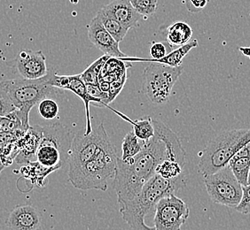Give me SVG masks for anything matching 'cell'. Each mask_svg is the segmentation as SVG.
Wrapping results in <instances>:
<instances>
[{
    "mask_svg": "<svg viewBox=\"0 0 250 230\" xmlns=\"http://www.w3.org/2000/svg\"><path fill=\"white\" fill-rule=\"evenodd\" d=\"M164 159L166 147L156 135L146 143L143 150L134 158L127 160L117 158L113 188L119 207L140 194L146 182L154 176L157 166Z\"/></svg>",
    "mask_w": 250,
    "mask_h": 230,
    "instance_id": "cell-1",
    "label": "cell"
},
{
    "mask_svg": "<svg viewBox=\"0 0 250 230\" xmlns=\"http://www.w3.org/2000/svg\"><path fill=\"white\" fill-rule=\"evenodd\" d=\"M186 184L184 174L168 180L155 173L134 199L119 207L124 221L132 230H155L145 223L146 216L163 197L177 193Z\"/></svg>",
    "mask_w": 250,
    "mask_h": 230,
    "instance_id": "cell-2",
    "label": "cell"
},
{
    "mask_svg": "<svg viewBox=\"0 0 250 230\" xmlns=\"http://www.w3.org/2000/svg\"><path fill=\"white\" fill-rule=\"evenodd\" d=\"M250 142V129H232L214 136L199 154L198 169L203 177L229 165L231 158Z\"/></svg>",
    "mask_w": 250,
    "mask_h": 230,
    "instance_id": "cell-3",
    "label": "cell"
},
{
    "mask_svg": "<svg viewBox=\"0 0 250 230\" xmlns=\"http://www.w3.org/2000/svg\"><path fill=\"white\" fill-rule=\"evenodd\" d=\"M49 74V73H48ZM49 75L38 80L12 79L0 82V88L9 96L26 131L30 128L29 113L44 97L58 96L61 90L49 84Z\"/></svg>",
    "mask_w": 250,
    "mask_h": 230,
    "instance_id": "cell-4",
    "label": "cell"
},
{
    "mask_svg": "<svg viewBox=\"0 0 250 230\" xmlns=\"http://www.w3.org/2000/svg\"><path fill=\"white\" fill-rule=\"evenodd\" d=\"M117 158L116 147L108 137L101 144L92 160L68 175V181L81 191L106 192L108 179L115 176Z\"/></svg>",
    "mask_w": 250,
    "mask_h": 230,
    "instance_id": "cell-5",
    "label": "cell"
},
{
    "mask_svg": "<svg viewBox=\"0 0 250 230\" xmlns=\"http://www.w3.org/2000/svg\"><path fill=\"white\" fill-rule=\"evenodd\" d=\"M41 129L42 134L36 159L41 166L56 171L67 163L75 135L60 122L42 126Z\"/></svg>",
    "mask_w": 250,
    "mask_h": 230,
    "instance_id": "cell-6",
    "label": "cell"
},
{
    "mask_svg": "<svg viewBox=\"0 0 250 230\" xmlns=\"http://www.w3.org/2000/svg\"><path fill=\"white\" fill-rule=\"evenodd\" d=\"M182 73V67H171L151 62L143 73L142 91L153 104H165L169 100L174 85Z\"/></svg>",
    "mask_w": 250,
    "mask_h": 230,
    "instance_id": "cell-7",
    "label": "cell"
},
{
    "mask_svg": "<svg viewBox=\"0 0 250 230\" xmlns=\"http://www.w3.org/2000/svg\"><path fill=\"white\" fill-rule=\"evenodd\" d=\"M204 184L208 196L215 204L235 209L241 203L243 194L242 186L229 165L205 176Z\"/></svg>",
    "mask_w": 250,
    "mask_h": 230,
    "instance_id": "cell-8",
    "label": "cell"
},
{
    "mask_svg": "<svg viewBox=\"0 0 250 230\" xmlns=\"http://www.w3.org/2000/svg\"><path fill=\"white\" fill-rule=\"evenodd\" d=\"M103 123H101L89 134H75L68 157V173L76 172L84 164L94 158L103 142L108 138Z\"/></svg>",
    "mask_w": 250,
    "mask_h": 230,
    "instance_id": "cell-9",
    "label": "cell"
},
{
    "mask_svg": "<svg viewBox=\"0 0 250 230\" xmlns=\"http://www.w3.org/2000/svg\"><path fill=\"white\" fill-rule=\"evenodd\" d=\"M190 214V209L183 199L175 194L163 197L155 206V230H181Z\"/></svg>",
    "mask_w": 250,
    "mask_h": 230,
    "instance_id": "cell-10",
    "label": "cell"
},
{
    "mask_svg": "<svg viewBox=\"0 0 250 230\" xmlns=\"http://www.w3.org/2000/svg\"><path fill=\"white\" fill-rule=\"evenodd\" d=\"M48 82L50 85L58 88L62 91H69L78 96L84 104L86 115V128L84 134H89L92 131V122L90 117V105L106 107L102 101L91 96L87 91L86 84L83 81L81 74L75 76H59L53 70L49 71Z\"/></svg>",
    "mask_w": 250,
    "mask_h": 230,
    "instance_id": "cell-11",
    "label": "cell"
},
{
    "mask_svg": "<svg viewBox=\"0 0 250 230\" xmlns=\"http://www.w3.org/2000/svg\"><path fill=\"white\" fill-rule=\"evenodd\" d=\"M15 67L21 78L38 80L48 75L46 58L42 51L23 50L15 60Z\"/></svg>",
    "mask_w": 250,
    "mask_h": 230,
    "instance_id": "cell-12",
    "label": "cell"
},
{
    "mask_svg": "<svg viewBox=\"0 0 250 230\" xmlns=\"http://www.w3.org/2000/svg\"><path fill=\"white\" fill-rule=\"evenodd\" d=\"M87 29L88 38L91 43L104 54L116 58L127 57V55L121 51L119 43L106 31L97 16L87 26Z\"/></svg>",
    "mask_w": 250,
    "mask_h": 230,
    "instance_id": "cell-13",
    "label": "cell"
},
{
    "mask_svg": "<svg viewBox=\"0 0 250 230\" xmlns=\"http://www.w3.org/2000/svg\"><path fill=\"white\" fill-rule=\"evenodd\" d=\"M42 215L34 206H18L10 212L6 226L10 230H41Z\"/></svg>",
    "mask_w": 250,
    "mask_h": 230,
    "instance_id": "cell-14",
    "label": "cell"
},
{
    "mask_svg": "<svg viewBox=\"0 0 250 230\" xmlns=\"http://www.w3.org/2000/svg\"><path fill=\"white\" fill-rule=\"evenodd\" d=\"M154 132L157 137L162 140L166 147V159L177 161L186 166V152L177 134L162 121L153 120Z\"/></svg>",
    "mask_w": 250,
    "mask_h": 230,
    "instance_id": "cell-15",
    "label": "cell"
},
{
    "mask_svg": "<svg viewBox=\"0 0 250 230\" xmlns=\"http://www.w3.org/2000/svg\"><path fill=\"white\" fill-rule=\"evenodd\" d=\"M101 9L127 29L137 27L141 18V15L133 8L129 0H114Z\"/></svg>",
    "mask_w": 250,
    "mask_h": 230,
    "instance_id": "cell-16",
    "label": "cell"
},
{
    "mask_svg": "<svg viewBox=\"0 0 250 230\" xmlns=\"http://www.w3.org/2000/svg\"><path fill=\"white\" fill-rule=\"evenodd\" d=\"M42 126L36 125L30 127L24 135L20 139L21 152L15 158L17 164L30 163L36 158V153L39 147L42 134Z\"/></svg>",
    "mask_w": 250,
    "mask_h": 230,
    "instance_id": "cell-17",
    "label": "cell"
},
{
    "mask_svg": "<svg viewBox=\"0 0 250 230\" xmlns=\"http://www.w3.org/2000/svg\"><path fill=\"white\" fill-rule=\"evenodd\" d=\"M229 167L241 186H247L250 172V142L236 153L229 162Z\"/></svg>",
    "mask_w": 250,
    "mask_h": 230,
    "instance_id": "cell-18",
    "label": "cell"
},
{
    "mask_svg": "<svg viewBox=\"0 0 250 230\" xmlns=\"http://www.w3.org/2000/svg\"><path fill=\"white\" fill-rule=\"evenodd\" d=\"M165 36L171 47L182 46L192 38V27L185 21H175L166 29Z\"/></svg>",
    "mask_w": 250,
    "mask_h": 230,
    "instance_id": "cell-19",
    "label": "cell"
},
{
    "mask_svg": "<svg viewBox=\"0 0 250 230\" xmlns=\"http://www.w3.org/2000/svg\"><path fill=\"white\" fill-rule=\"evenodd\" d=\"M197 46L198 41L196 39H194V40L184 44L182 46H179L178 48L171 51L163 58L157 59V60H149L147 62L159 63V64H163V65H166L168 67H181V64L183 62L185 57L192 51V49L195 48Z\"/></svg>",
    "mask_w": 250,
    "mask_h": 230,
    "instance_id": "cell-20",
    "label": "cell"
},
{
    "mask_svg": "<svg viewBox=\"0 0 250 230\" xmlns=\"http://www.w3.org/2000/svg\"><path fill=\"white\" fill-rule=\"evenodd\" d=\"M96 16L100 19L101 24L103 25L106 31L110 34L116 41L120 43L125 39L129 29H126L124 25L121 24L119 21L114 19L110 15H107L102 9L98 11Z\"/></svg>",
    "mask_w": 250,
    "mask_h": 230,
    "instance_id": "cell-21",
    "label": "cell"
},
{
    "mask_svg": "<svg viewBox=\"0 0 250 230\" xmlns=\"http://www.w3.org/2000/svg\"><path fill=\"white\" fill-rule=\"evenodd\" d=\"M146 143V142L137 137L133 131L127 133L123 140L121 158L127 160L134 158L135 156H137L143 150Z\"/></svg>",
    "mask_w": 250,
    "mask_h": 230,
    "instance_id": "cell-22",
    "label": "cell"
},
{
    "mask_svg": "<svg viewBox=\"0 0 250 230\" xmlns=\"http://www.w3.org/2000/svg\"><path fill=\"white\" fill-rule=\"evenodd\" d=\"M129 123L133 127V133L140 140L147 142L154 136V127L151 117H144L138 120H130Z\"/></svg>",
    "mask_w": 250,
    "mask_h": 230,
    "instance_id": "cell-23",
    "label": "cell"
},
{
    "mask_svg": "<svg viewBox=\"0 0 250 230\" xmlns=\"http://www.w3.org/2000/svg\"><path fill=\"white\" fill-rule=\"evenodd\" d=\"M184 168H185V166L178 163L177 161L164 159L157 166L155 173H157L164 179L170 180V179H174V178L178 177V176L184 174Z\"/></svg>",
    "mask_w": 250,
    "mask_h": 230,
    "instance_id": "cell-24",
    "label": "cell"
},
{
    "mask_svg": "<svg viewBox=\"0 0 250 230\" xmlns=\"http://www.w3.org/2000/svg\"><path fill=\"white\" fill-rule=\"evenodd\" d=\"M110 58L108 55H103L102 57L98 58L91 66L87 67L86 69L81 74L83 81L85 84H96L99 85V76L101 69L106 64L107 59Z\"/></svg>",
    "mask_w": 250,
    "mask_h": 230,
    "instance_id": "cell-25",
    "label": "cell"
},
{
    "mask_svg": "<svg viewBox=\"0 0 250 230\" xmlns=\"http://www.w3.org/2000/svg\"><path fill=\"white\" fill-rule=\"evenodd\" d=\"M17 130L26 131L16 110L8 115L0 116V133H12Z\"/></svg>",
    "mask_w": 250,
    "mask_h": 230,
    "instance_id": "cell-26",
    "label": "cell"
},
{
    "mask_svg": "<svg viewBox=\"0 0 250 230\" xmlns=\"http://www.w3.org/2000/svg\"><path fill=\"white\" fill-rule=\"evenodd\" d=\"M39 114L43 119L46 120H53L57 118L59 115V107L57 101L52 97H44L38 104Z\"/></svg>",
    "mask_w": 250,
    "mask_h": 230,
    "instance_id": "cell-27",
    "label": "cell"
},
{
    "mask_svg": "<svg viewBox=\"0 0 250 230\" xmlns=\"http://www.w3.org/2000/svg\"><path fill=\"white\" fill-rule=\"evenodd\" d=\"M130 4L141 16L150 17L157 10L158 0H129Z\"/></svg>",
    "mask_w": 250,
    "mask_h": 230,
    "instance_id": "cell-28",
    "label": "cell"
},
{
    "mask_svg": "<svg viewBox=\"0 0 250 230\" xmlns=\"http://www.w3.org/2000/svg\"><path fill=\"white\" fill-rule=\"evenodd\" d=\"M242 198L239 206L235 208L236 211L244 215H250V184L242 187Z\"/></svg>",
    "mask_w": 250,
    "mask_h": 230,
    "instance_id": "cell-29",
    "label": "cell"
},
{
    "mask_svg": "<svg viewBox=\"0 0 250 230\" xmlns=\"http://www.w3.org/2000/svg\"><path fill=\"white\" fill-rule=\"evenodd\" d=\"M16 110L9 96L0 88V116L6 115Z\"/></svg>",
    "mask_w": 250,
    "mask_h": 230,
    "instance_id": "cell-30",
    "label": "cell"
},
{
    "mask_svg": "<svg viewBox=\"0 0 250 230\" xmlns=\"http://www.w3.org/2000/svg\"><path fill=\"white\" fill-rule=\"evenodd\" d=\"M208 2L209 0H185L184 3L188 12L191 14H198L205 9Z\"/></svg>",
    "mask_w": 250,
    "mask_h": 230,
    "instance_id": "cell-31",
    "label": "cell"
},
{
    "mask_svg": "<svg viewBox=\"0 0 250 230\" xmlns=\"http://www.w3.org/2000/svg\"><path fill=\"white\" fill-rule=\"evenodd\" d=\"M240 50H241L244 55L250 58V48H241Z\"/></svg>",
    "mask_w": 250,
    "mask_h": 230,
    "instance_id": "cell-32",
    "label": "cell"
},
{
    "mask_svg": "<svg viewBox=\"0 0 250 230\" xmlns=\"http://www.w3.org/2000/svg\"><path fill=\"white\" fill-rule=\"evenodd\" d=\"M4 168H5V166L2 164V162L0 161V173H1V172L3 171V169H4Z\"/></svg>",
    "mask_w": 250,
    "mask_h": 230,
    "instance_id": "cell-33",
    "label": "cell"
},
{
    "mask_svg": "<svg viewBox=\"0 0 250 230\" xmlns=\"http://www.w3.org/2000/svg\"><path fill=\"white\" fill-rule=\"evenodd\" d=\"M248 184H250V175H249V180H248Z\"/></svg>",
    "mask_w": 250,
    "mask_h": 230,
    "instance_id": "cell-34",
    "label": "cell"
},
{
    "mask_svg": "<svg viewBox=\"0 0 250 230\" xmlns=\"http://www.w3.org/2000/svg\"><path fill=\"white\" fill-rule=\"evenodd\" d=\"M209 1H210V0H209Z\"/></svg>",
    "mask_w": 250,
    "mask_h": 230,
    "instance_id": "cell-35",
    "label": "cell"
}]
</instances>
